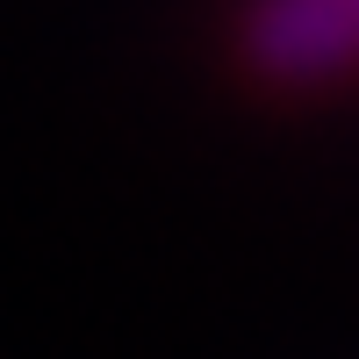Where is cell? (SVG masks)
Returning <instances> with one entry per match:
<instances>
[{"label":"cell","instance_id":"obj_1","mask_svg":"<svg viewBox=\"0 0 359 359\" xmlns=\"http://www.w3.org/2000/svg\"><path fill=\"white\" fill-rule=\"evenodd\" d=\"M252 57L273 79H331L359 65V0H266L245 29Z\"/></svg>","mask_w":359,"mask_h":359}]
</instances>
